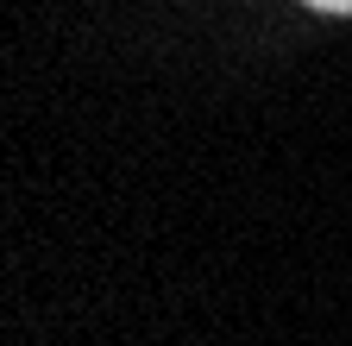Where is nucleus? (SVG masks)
<instances>
[{
  "label": "nucleus",
  "mask_w": 352,
  "mask_h": 346,
  "mask_svg": "<svg viewBox=\"0 0 352 346\" xmlns=\"http://www.w3.org/2000/svg\"><path fill=\"white\" fill-rule=\"evenodd\" d=\"M302 7H315V13H352V0H302Z\"/></svg>",
  "instance_id": "f257e3e1"
}]
</instances>
